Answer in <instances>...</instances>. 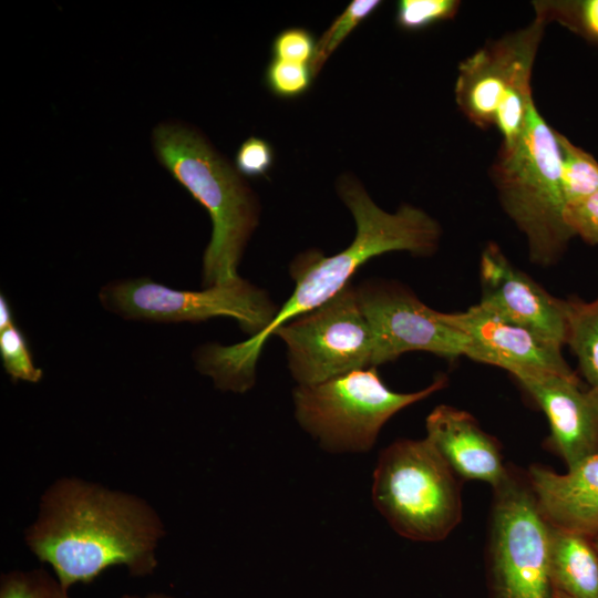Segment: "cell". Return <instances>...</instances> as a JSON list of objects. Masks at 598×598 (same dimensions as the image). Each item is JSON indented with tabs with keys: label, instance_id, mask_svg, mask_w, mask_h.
Masks as SVG:
<instances>
[{
	"label": "cell",
	"instance_id": "6da1fadb",
	"mask_svg": "<svg viewBox=\"0 0 598 598\" xmlns=\"http://www.w3.org/2000/svg\"><path fill=\"white\" fill-rule=\"evenodd\" d=\"M337 192L355 221L352 243L333 256L316 249L298 255L290 265L295 289L261 333L231 346L202 347L197 369L210 377L216 388L238 393L251 389L259 355L276 329L332 299L369 259L391 251L430 256L437 249L441 226L423 209L404 204L395 213H388L350 174L340 176Z\"/></svg>",
	"mask_w": 598,
	"mask_h": 598
},
{
	"label": "cell",
	"instance_id": "7a4b0ae2",
	"mask_svg": "<svg viewBox=\"0 0 598 598\" xmlns=\"http://www.w3.org/2000/svg\"><path fill=\"white\" fill-rule=\"evenodd\" d=\"M164 536L162 518L144 498L76 476L45 488L24 530L30 551L66 589L91 584L114 566L133 577L152 575Z\"/></svg>",
	"mask_w": 598,
	"mask_h": 598
},
{
	"label": "cell",
	"instance_id": "3957f363",
	"mask_svg": "<svg viewBox=\"0 0 598 598\" xmlns=\"http://www.w3.org/2000/svg\"><path fill=\"white\" fill-rule=\"evenodd\" d=\"M158 162L208 213L213 231L203 255L205 288L239 278L238 265L259 224V199L237 168L197 128L159 123L152 134Z\"/></svg>",
	"mask_w": 598,
	"mask_h": 598
},
{
	"label": "cell",
	"instance_id": "277c9868",
	"mask_svg": "<svg viewBox=\"0 0 598 598\" xmlns=\"http://www.w3.org/2000/svg\"><path fill=\"white\" fill-rule=\"evenodd\" d=\"M491 176L504 212L526 238L529 260L539 266L557 262L574 235L565 221L556 130L534 101L519 140L511 150L499 148Z\"/></svg>",
	"mask_w": 598,
	"mask_h": 598
},
{
	"label": "cell",
	"instance_id": "5b68a950",
	"mask_svg": "<svg viewBox=\"0 0 598 598\" xmlns=\"http://www.w3.org/2000/svg\"><path fill=\"white\" fill-rule=\"evenodd\" d=\"M460 481L426 437L401 439L379 456L372 499L401 536L437 542L462 519Z\"/></svg>",
	"mask_w": 598,
	"mask_h": 598
},
{
	"label": "cell",
	"instance_id": "8992f818",
	"mask_svg": "<svg viewBox=\"0 0 598 598\" xmlns=\"http://www.w3.org/2000/svg\"><path fill=\"white\" fill-rule=\"evenodd\" d=\"M446 384L447 378L439 375L423 390L394 392L384 384L377 367H371L318 384L298 385L293 391L295 415L326 451L367 452L394 414Z\"/></svg>",
	"mask_w": 598,
	"mask_h": 598
},
{
	"label": "cell",
	"instance_id": "52a82bcc",
	"mask_svg": "<svg viewBox=\"0 0 598 598\" xmlns=\"http://www.w3.org/2000/svg\"><path fill=\"white\" fill-rule=\"evenodd\" d=\"M488 598H556L549 568V523L527 473L509 466L493 487L486 547Z\"/></svg>",
	"mask_w": 598,
	"mask_h": 598
},
{
	"label": "cell",
	"instance_id": "ba28073f",
	"mask_svg": "<svg viewBox=\"0 0 598 598\" xmlns=\"http://www.w3.org/2000/svg\"><path fill=\"white\" fill-rule=\"evenodd\" d=\"M546 24L533 22L485 45L457 69L455 102L476 127L488 130L495 118L509 127L520 125L532 103V71Z\"/></svg>",
	"mask_w": 598,
	"mask_h": 598
},
{
	"label": "cell",
	"instance_id": "9c48e42d",
	"mask_svg": "<svg viewBox=\"0 0 598 598\" xmlns=\"http://www.w3.org/2000/svg\"><path fill=\"white\" fill-rule=\"evenodd\" d=\"M99 299L106 310L130 320L233 318L249 338L267 329L280 308L264 289L240 277L198 291L173 289L150 278L116 280L102 287Z\"/></svg>",
	"mask_w": 598,
	"mask_h": 598
},
{
	"label": "cell",
	"instance_id": "30bf717a",
	"mask_svg": "<svg viewBox=\"0 0 598 598\" xmlns=\"http://www.w3.org/2000/svg\"><path fill=\"white\" fill-rule=\"evenodd\" d=\"M272 336L286 344L298 385H312L374 367V336L357 287L349 282L322 306L282 324Z\"/></svg>",
	"mask_w": 598,
	"mask_h": 598
},
{
	"label": "cell",
	"instance_id": "8fae6325",
	"mask_svg": "<svg viewBox=\"0 0 598 598\" xmlns=\"http://www.w3.org/2000/svg\"><path fill=\"white\" fill-rule=\"evenodd\" d=\"M374 336V367L411 351L454 359L465 355L466 338L444 317L393 280H368L357 287Z\"/></svg>",
	"mask_w": 598,
	"mask_h": 598
},
{
	"label": "cell",
	"instance_id": "7c38bea8",
	"mask_svg": "<svg viewBox=\"0 0 598 598\" xmlns=\"http://www.w3.org/2000/svg\"><path fill=\"white\" fill-rule=\"evenodd\" d=\"M445 319L466 338L465 357L508 371H538L577 377L561 354V346L508 321L481 303Z\"/></svg>",
	"mask_w": 598,
	"mask_h": 598
},
{
	"label": "cell",
	"instance_id": "4fadbf2b",
	"mask_svg": "<svg viewBox=\"0 0 598 598\" xmlns=\"http://www.w3.org/2000/svg\"><path fill=\"white\" fill-rule=\"evenodd\" d=\"M512 375L545 413L547 448L567 470L598 455V389L584 388L577 377L538 371Z\"/></svg>",
	"mask_w": 598,
	"mask_h": 598
},
{
	"label": "cell",
	"instance_id": "5bb4252c",
	"mask_svg": "<svg viewBox=\"0 0 598 598\" xmlns=\"http://www.w3.org/2000/svg\"><path fill=\"white\" fill-rule=\"evenodd\" d=\"M480 283L478 303L561 347L566 344L567 300L551 296L513 265L497 244H487L481 254Z\"/></svg>",
	"mask_w": 598,
	"mask_h": 598
},
{
	"label": "cell",
	"instance_id": "9a60e30c",
	"mask_svg": "<svg viewBox=\"0 0 598 598\" xmlns=\"http://www.w3.org/2000/svg\"><path fill=\"white\" fill-rule=\"evenodd\" d=\"M426 439L461 480L488 483L492 488L507 476L498 441L466 411L441 404L425 420Z\"/></svg>",
	"mask_w": 598,
	"mask_h": 598
},
{
	"label": "cell",
	"instance_id": "2e32d148",
	"mask_svg": "<svg viewBox=\"0 0 598 598\" xmlns=\"http://www.w3.org/2000/svg\"><path fill=\"white\" fill-rule=\"evenodd\" d=\"M526 473L550 525L590 537L598 534V455L565 474L540 464L532 465Z\"/></svg>",
	"mask_w": 598,
	"mask_h": 598
},
{
	"label": "cell",
	"instance_id": "e0dca14e",
	"mask_svg": "<svg viewBox=\"0 0 598 598\" xmlns=\"http://www.w3.org/2000/svg\"><path fill=\"white\" fill-rule=\"evenodd\" d=\"M549 568L556 592L598 598V551L592 537L549 524Z\"/></svg>",
	"mask_w": 598,
	"mask_h": 598
},
{
	"label": "cell",
	"instance_id": "ac0fdd59",
	"mask_svg": "<svg viewBox=\"0 0 598 598\" xmlns=\"http://www.w3.org/2000/svg\"><path fill=\"white\" fill-rule=\"evenodd\" d=\"M567 341L590 388L598 389V297L567 300Z\"/></svg>",
	"mask_w": 598,
	"mask_h": 598
},
{
	"label": "cell",
	"instance_id": "d6986e66",
	"mask_svg": "<svg viewBox=\"0 0 598 598\" xmlns=\"http://www.w3.org/2000/svg\"><path fill=\"white\" fill-rule=\"evenodd\" d=\"M532 6L545 24L556 22L598 45V0H536Z\"/></svg>",
	"mask_w": 598,
	"mask_h": 598
},
{
	"label": "cell",
	"instance_id": "ffe728a7",
	"mask_svg": "<svg viewBox=\"0 0 598 598\" xmlns=\"http://www.w3.org/2000/svg\"><path fill=\"white\" fill-rule=\"evenodd\" d=\"M561 155V187L566 206L598 192V162L556 131Z\"/></svg>",
	"mask_w": 598,
	"mask_h": 598
},
{
	"label": "cell",
	"instance_id": "44dd1931",
	"mask_svg": "<svg viewBox=\"0 0 598 598\" xmlns=\"http://www.w3.org/2000/svg\"><path fill=\"white\" fill-rule=\"evenodd\" d=\"M380 0H353L321 34L316 43L315 54L310 62L313 76H317L326 61L336 49L381 6Z\"/></svg>",
	"mask_w": 598,
	"mask_h": 598
},
{
	"label": "cell",
	"instance_id": "7402d4cb",
	"mask_svg": "<svg viewBox=\"0 0 598 598\" xmlns=\"http://www.w3.org/2000/svg\"><path fill=\"white\" fill-rule=\"evenodd\" d=\"M0 598H72L44 568L11 570L1 575Z\"/></svg>",
	"mask_w": 598,
	"mask_h": 598
},
{
	"label": "cell",
	"instance_id": "603a6c76",
	"mask_svg": "<svg viewBox=\"0 0 598 598\" xmlns=\"http://www.w3.org/2000/svg\"><path fill=\"white\" fill-rule=\"evenodd\" d=\"M460 7L457 0H401L396 3L395 23L409 32L420 31L452 20Z\"/></svg>",
	"mask_w": 598,
	"mask_h": 598
},
{
	"label": "cell",
	"instance_id": "cb8c5ba5",
	"mask_svg": "<svg viewBox=\"0 0 598 598\" xmlns=\"http://www.w3.org/2000/svg\"><path fill=\"white\" fill-rule=\"evenodd\" d=\"M0 355L3 368L12 381L31 383L41 381L43 372L34 365L28 341L16 324L0 331Z\"/></svg>",
	"mask_w": 598,
	"mask_h": 598
},
{
	"label": "cell",
	"instance_id": "d4e9b609",
	"mask_svg": "<svg viewBox=\"0 0 598 598\" xmlns=\"http://www.w3.org/2000/svg\"><path fill=\"white\" fill-rule=\"evenodd\" d=\"M313 78L309 64L271 59L266 66L264 82L274 95L296 99L309 91Z\"/></svg>",
	"mask_w": 598,
	"mask_h": 598
},
{
	"label": "cell",
	"instance_id": "484cf974",
	"mask_svg": "<svg viewBox=\"0 0 598 598\" xmlns=\"http://www.w3.org/2000/svg\"><path fill=\"white\" fill-rule=\"evenodd\" d=\"M316 43L312 32L308 29L300 27L283 29L272 40V59L310 65Z\"/></svg>",
	"mask_w": 598,
	"mask_h": 598
},
{
	"label": "cell",
	"instance_id": "4316f807",
	"mask_svg": "<svg viewBox=\"0 0 598 598\" xmlns=\"http://www.w3.org/2000/svg\"><path fill=\"white\" fill-rule=\"evenodd\" d=\"M275 152L270 143L257 136L245 140L237 150L235 167L246 177L266 176L274 165Z\"/></svg>",
	"mask_w": 598,
	"mask_h": 598
},
{
	"label": "cell",
	"instance_id": "83f0119b",
	"mask_svg": "<svg viewBox=\"0 0 598 598\" xmlns=\"http://www.w3.org/2000/svg\"><path fill=\"white\" fill-rule=\"evenodd\" d=\"M565 221L574 236L598 245V192L566 206Z\"/></svg>",
	"mask_w": 598,
	"mask_h": 598
},
{
	"label": "cell",
	"instance_id": "f1b7e54d",
	"mask_svg": "<svg viewBox=\"0 0 598 598\" xmlns=\"http://www.w3.org/2000/svg\"><path fill=\"white\" fill-rule=\"evenodd\" d=\"M14 326L10 305L3 295L0 296V331Z\"/></svg>",
	"mask_w": 598,
	"mask_h": 598
},
{
	"label": "cell",
	"instance_id": "f546056e",
	"mask_svg": "<svg viewBox=\"0 0 598 598\" xmlns=\"http://www.w3.org/2000/svg\"><path fill=\"white\" fill-rule=\"evenodd\" d=\"M121 598H176V597L165 594V592H151L143 596L126 594V595H123Z\"/></svg>",
	"mask_w": 598,
	"mask_h": 598
},
{
	"label": "cell",
	"instance_id": "4dcf8cb0",
	"mask_svg": "<svg viewBox=\"0 0 598 598\" xmlns=\"http://www.w3.org/2000/svg\"><path fill=\"white\" fill-rule=\"evenodd\" d=\"M592 539H594L595 547L598 551V534L595 537H592Z\"/></svg>",
	"mask_w": 598,
	"mask_h": 598
},
{
	"label": "cell",
	"instance_id": "1f68e13d",
	"mask_svg": "<svg viewBox=\"0 0 598 598\" xmlns=\"http://www.w3.org/2000/svg\"><path fill=\"white\" fill-rule=\"evenodd\" d=\"M556 598H568V597H566V596L563 595V594L556 592Z\"/></svg>",
	"mask_w": 598,
	"mask_h": 598
}]
</instances>
